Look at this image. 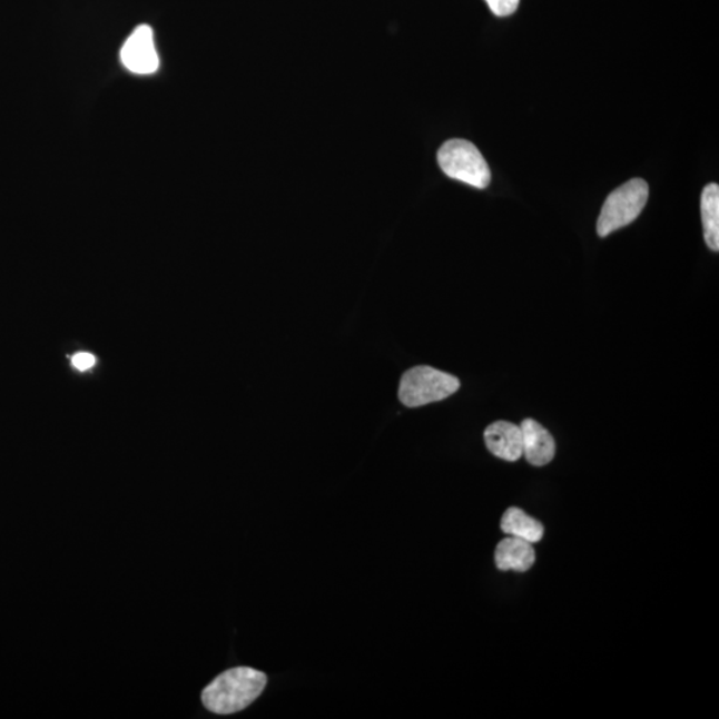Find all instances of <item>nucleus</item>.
Instances as JSON below:
<instances>
[{
	"label": "nucleus",
	"mask_w": 719,
	"mask_h": 719,
	"mask_svg": "<svg viewBox=\"0 0 719 719\" xmlns=\"http://www.w3.org/2000/svg\"><path fill=\"white\" fill-rule=\"evenodd\" d=\"M267 687V676L250 668L224 671L203 690L201 701L215 715H235L254 703Z\"/></svg>",
	"instance_id": "obj_1"
},
{
	"label": "nucleus",
	"mask_w": 719,
	"mask_h": 719,
	"mask_svg": "<svg viewBox=\"0 0 719 719\" xmlns=\"http://www.w3.org/2000/svg\"><path fill=\"white\" fill-rule=\"evenodd\" d=\"M460 380L432 366L420 365L406 371L400 382L398 398L408 408L441 402L456 393Z\"/></svg>",
	"instance_id": "obj_2"
},
{
	"label": "nucleus",
	"mask_w": 719,
	"mask_h": 719,
	"mask_svg": "<svg viewBox=\"0 0 719 719\" xmlns=\"http://www.w3.org/2000/svg\"><path fill=\"white\" fill-rule=\"evenodd\" d=\"M437 161L447 178L463 181L474 188L484 189L491 185L492 174L484 156L471 141L447 140L441 146Z\"/></svg>",
	"instance_id": "obj_3"
},
{
	"label": "nucleus",
	"mask_w": 719,
	"mask_h": 719,
	"mask_svg": "<svg viewBox=\"0 0 719 719\" xmlns=\"http://www.w3.org/2000/svg\"><path fill=\"white\" fill-rule=\"evenodd\" d=\"M648 198L649 186L642 179L629 180L626 185L614 189L603 203L599 221H597V233L601 237H605L617 229L629 226L641 215Z\"/></svg>",
	"instance_id": "obj_4"
},
{
	"label": "nucleus",
	"mask_w": 719,
	"mask_h": 719,
	"mask_svg": "<svg viewBox=\"0 0 719 719\" xmlns=\"http://www.w3.org/2000/svg\"><path fill=\"white\" fill-rule=\"evenodd\" d=\"M120 60L128 71L137 75H151L158 71L160 60L151 27L141 24L135 29L121 47Z\"/></svg>",
	"instance_id": "obj_5"
},
{
	"label": "nucleus",
	"mask_w": 719,
	"mask_h": 719,
	"mask_svg": "<svg viewBox=\"0 0 719 719\" xmlns=\"http://www.w3.org/2000/svg\"><path fill=\"white\" fill-rule=\"evenodd\" d=\"M522 447L529 464L544 466L554 459L555 443L552 434L533 418H526L520 425Z\"/></svg>",
	"instance_id": "obj_6"
},
{
	"label": "nucleus",
	"mask_w": 719,
	"mask_h": 719,
	"mask_svg": "<svg viewBox=\"0 0 719 719\" xmlns=\"http://www.w3.org/2000/svg\"><path fill=\"white\" fill-rule=\"evenodd\" d=\"M484 439L487 450L501 460L518 461L524 454L519 425L508 422L493 423L485 430Z\"/></svg>",
	"instance_id": "obj_7"
},
{
	"label": "nucleus",
	"mask_w": 719,
	"mask_h": 719,
	"mask_svg": "<svg viewBox=\"0 0 719 719\" xmlns=\"http://www.w3.org/2000/svg\"><path fill=\"white\" fill-rule=\"evenodd\" d=\"M494 560L500 571L526 572L535 561L533 544L509 535L508 539L499 542Z\"/></svg>",
	"instance_id": "obj_8"
},
{
	"label": "nucleus",
	"mask_w": 719,
	"mask_h": 719,
	"mask_svg": "<svg viewBox=\"0 0 719 719\" xmlns=\"http://www.w3.org/2000/svg\"><path fill=\"white\" fill-rule=\"evenodd\" d=\"M501 531L511 538H518L535 544L544 538L541 522L528 515L519 508H509L501 519Z\"/></svg>",
	"instance_id": "obj_9"
},
{
	"label": "nucleus",
	"mask_w": 719,
	"mask_h": 719,
	"mask_svg": "<svg viewBox=\"0 0 719 719\" xmlns=\"http://www.w3.org/2000/svg\"><path fill=\"white\" fill-rule=\"evenodd\" d=\"M701 215L705 240L711 250L719 249V187H705L701 196Z\"/></svg>",
	"instance_id": "obj_10"
},
{
	"label": "nucleus",
	"mask_w": 719,
	"mask_h": 719,
	"mask_svg": "<svg viewBox=\"0 0 719 719\" xmlns=\"http://www.w3.org/2000/svg\"><path fill=\"white\" fill-rule=\"evenodd\" d=\"M496 17L512 16L519 9L520 0H485Z\"/></svg>",
	"instance_id": "obj_11"
},
{
	"label": "nucleus",
	"mask_w": 719,
	"mask_h": 719,
	"mask_svg": "<svg viewBox=\"0 0 719 719\" xmlns=\"http://www.w3.org/2000/svg\"><path fill=\"white\" fill-rule=\"evenodd\" d=\"M95 357L91 354H77L72 357V365L79 371H87L92 368Z\"/></svg>",
	"instance_id": "obj_12"
}]
</instances>
